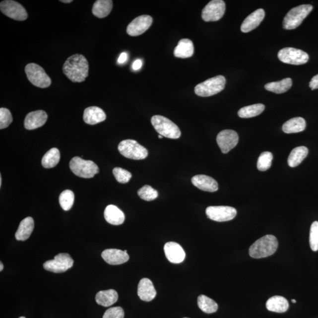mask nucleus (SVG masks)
I'll use <instances>...</instances> for the list:
<instances>
[{"instance_id": "8fccbe9b", "label": "nucleus", "mask_w": 318, "mask_h": 318, "mask_svg": "<svg viewBox=\"0 0 318 318\" xmlns=\"http://www.w3.org/2000/svg\"><path fill=\"white\" fill-rule=\"evenodd\" d=\"M158 137L159 138H162L163 137V136H162V135H159Z\"/></svg>"}, {"instance_id": "1a4fd4ad", "label": "nucleus", "mask_w": 318, "mask_h": 318, "mask_svg": "<svg viewBox=\"0 0 318 318\" xmlns=\"http://www.w3.org/2000/svg\"><path fill=\"white\" fill-rule=\"evenodd\" d=\"M278 57L280 61L284 64L292 65L304 64L309 61V56L306 52L292 47L281 49Z\"/></svg>"}, {"instance_id": "412c9836", "label": "nucleus", "mask_w": 318, "mask_h": 318, "mask_svg": "<svg viewBox=\"0 0 318 318\" xmlns=\"http://www.w3.org/2000/svg\"><path fill=\"white\" fill-rule=\"evenodd\" d=\"M137 294L141 300L152 301L156 295V291L152 281L149 279L143 278L138 283Z\"/></svg>"}, {"instance_id": "e433bc0d", "label": "nucleus", "mask_w": 318, "mask_h": 318, "mask_svg": "<svg viewBox=\"0 0 318 318\" xmlns=\"http://www.w3.org/2000/svg\"><path fill=\"white\" fill-rule=\"evenodd\" d=\"M138 195L141 199L152 201L158 197V192L150 186L145 185L138 191Z\"/></svg>"}, {"instance_id": "9b49d317", "label": "nucleus", "mask_w": 318, "mask_h": 318, "mask_svg": "<svg viewBox=\"0 0 318 318\" xmlns=\"http://www.w3.org/2000/svg\"><path fill=\"white\" fill-rule=\"evenodd\" d=\"M226 10L225 2L222 0H213L203 9L201 17L204 21H217L221 19Z\"/></svg>"}, {"instance_id": "4be33fe9", "label": "nucleus", "mask_w": 318, "mask_h": 318, "mask_svg": "<svg viewBox=\"0 0 318 318\" xmlns=\"http://www.w3.org/2000/svg\"><path fill=\"white\" fill-rule=\"evenodd\" d=\"M106 115L102 109L96 106H91L84 110L83 119L86 124L94 125L105 121Z\"/></svg>"}, {"instance_id": "6ab92c4d", "label": "nucleus", "mask_w": 318, "mask_h": 318, "mask_svg": "<svg viewBox=\"0 0 318 318\" xmlns=\"http://www.w3.org/2000/svg\"><path fill=\"white\" fill-rule=\"evenodd\" d=\"M102 257L106 262L112 265H118L127 262L129 259L127 253L116 249H108L104 251Z\"/></svg>"}, {"instance_id": "f704fd0d", "label": "nucleus", "mask_w": 318, "mask_h": 318, "mask_svg": "<svg viewBox=\"0 0 318 318\" xmlns=\"http://www.w3.org/2000/svg\"><path fill=\"white\" fill-rule=\"evenodd\" d=\"M74 201V194L70 190L62 192L59 196V203L62 209L65 211L70 210L73 206Z\"/></svg>"}, {"instance_id": "f8f14e48", "label": "nucleus", "mask_w": 318, "mask_h": 318, "mask_svg": "<svg viewBox=\"0 0 318 318\" xmlns=\"http://www.w3.org/2000/svg\"><path fill=\"white\" fill-rule=\"evenodd\" d=\"M207 218L216 222H227L234 219L237 211L231 206H209L206 210Z\"/></svg>"}, {"instance_id": "4468645a", "label": "nucleus", "mask_w": 318, "mask_h": 318, "mask_svg": "<svg viewBox=\"0 0 318 318\" xmlns=\"http://www.w3.org/2000/svg\"><path fill=\"white\" fill-rule=\"evenodd\" d=\"M216 141L222 152L226 154L237 146L239 141V136L234 130H224L220 131L218 134Z\"/></svg>"}, {"instance_id": "09e8293b", "label": "nucleus", "mask_w": 318, "mask_h": 318, "mask_svg": "<svg viewBox=\"0 0 318 318\" xmlns=\"http://www.w3.org/2000/svg\"><path fill=\"white\" fill-rule=\"evenodd\" d=\"M292 303L295 304V303H296V302H297V301H296V300H292Z\"/></svg>"}, {"instance_id": "5701e85b", "label": "nucleus", "mask_w": 318, "mask_h": 318, "mask_svg": "<svg viewBox=\"0 0 318 318\" xmlns=\"http://www.w3.org/2000/svg\"><path fill=\"white\" fill-rule=\"evenodd\" d=\"M104 215L106 221L113 225H122L125 220L124 213L113 204L106 207Z\"/></svg>"}, {"instance_id": "9d476101", "label": "nucleus", "mask_w": 318, "mask_h": 318, "mask_svg": "<svg viewBox=\"0 0 318 318\" xmlns=\"http://www.w3.org/2000/svg\"><path fill=\"white\" fill-rule=\"evenodd\" d=\"M74 260L68 254H57L54 259L47 261L43 264L45 269L54 273H63L73 266Z\"/></svg>"}, {"instance_id": "0eeeda50", "label": "nucleus", "mask_w": 318, "mask_h": 318, "mask_svg": "<svg viewBox=\"0 0 318 318\" xmlns=\"http://www.w3.org/2000/svg\"><path fill=\"white\" fill-rule=\"evenodd\" d=\"M118 149L122 155L128 159L142 160L148 156V151L145 147L141 146L137 141L127 139L121 141Z\"/></svg>"}, {"instance_id": "ea45409f", "label": "nucleus", "mask_w": 318, "mask_h": 318, "mask_svg": "<svg viewBox=\"0 0 318 318\" xmlns=\"http://www.w3.org/2000/svg\"><path fill=\"white\" fill-rule=\"evenodd\" d=\"M12 122V117L10 111L8 109H0V129L7 128Z\"/></svg>"}, {"instance_id": "c03bdc74", "label": "nucleus", "mask_w": 318, "mask_h": 318, "mask_svg": "<svg viewBox=\"0 0 318 318\" xmlns=\"http://www.w3.org/2000/svg\"><path fill=\"white\" fill-rule=\"evenodd\" d=\"M127 60V53H122L121 55H120L118 59V64H124Z\"/></svg>"}, {"instance_id": "603ef678", "label": "nucleus", "mask_w": 318, "mask_h": 318, "mask_svg": "<svg viewBox=\"0 0 318 318\" xmlns=\"http://www.w3.org/2000/svg\"></svg>"}, {"instance_id": "58836bf2", "label": "nucleus", "mask_w": 318, "mask_h": 318, "mask_svg": "<svg viewBox=\"0 0 318 318\" xmlns=\"http://www.w3.org/2000/svg\"><path fill=\"white\" fill-rule=\"evenodd\" d=\"M310 243L311 250L318 251V222H313L310 229Z\"/></svg>"}, {"instance_id": "f257e3e1", "label": "nucleus", "mask_w": 318, "mask_h": 318, "mask_svg": "<svg viewBox=\"0 0 318 318\" xmlns=\"http://www.w3.org/2000/svg\"><path fill=\"white\" fill-rule=\"evenodd\" d=\"M89 68V63L86 58L76 54L66 60L63 70L69 80L74 83H81L88 77Z\"/></svg>"}, {"instance_id": "a18cd8bd", "label": "nucleus", "mask_w": 318, "mask_h": 318, "mask_svg": "<svg viewBox=\"0 0 318 318\" xmlns=\"http://www.w3.org/2000/svg\"><path fill=\"white\" fill-rule=\"evenodd\" d=\"M61 1L64 3H70L71 2H73L72 0H63V1Z\"/></svg>"}, {"instance_id": "79ce46f5", "label": "nucleus", "mask_w": 318, "mask_h": 318, "mask_svg": "<svg viewBox=\"0 0 318 318\" xmlns=\"http://www.w3.org/2000/svg\"><path fill=\"white\" fill-rule=\"evenodd\" d=\"M310 87L312 90L318 89V74L312 78L310 83Z\"/></svg>"}, {"instance_id": "a878e982", "label": "nucleus", "mask_w": 318, "mask_h": 318, "mask_svg": "<svg viewBox=\"0 0 318 318\" xmlns=\"http://www.w3.org/2000/svg\"><path fill=\"white\" fill-rule=\"evenodd\" d=\"M194 53L193 42L190 39H185L179 41L178 45L174 50L176 58L186 59L191 58Z\"/></svg>"}, {"instance_id": "4c0bfd02", "label": "nucleus", "mask_w": 318, "mask_h": 318, "mask_svg": "<svg viewBox=\"0 0 318 318\" xmlns=\"http://www.w3.org/2000/svg\"><path fill=\"white\" fill-rule=\"evenodd\" d=\"M113 173L117 181L121 184H127L131 178V173L121 168H115Z\"/></svg>"}, {"instance_id": "49530a36", "label": "nucleus", "mask_w": 318, "mask_h": 318, "mask_svg": "<svg viewBox=\"0 0 318 318\" xmlns=\"http://www.w3.org/2000/svg\"><path fill=\"white\" fill-rule=\"evenodd\" d=\"M3 268H4V266H3L2 263L0 262V271H2Z\"/></svg>"}, {"instance_id": "dca6fc26", "label": "nucleus", "mask_w": 318, "mask_h": 318, "mask_svg": "<svg viewBox=\"0 0 318 318\" xmlns=\"http://www.w3.org/2000/svg\"><path fill=\"white\" fill-rule=\"evenodd\" d=\"M167 259L173 263H180L185 259L186 254L181 246L176 242H170L164 247Z\"/></svg>"}, {"instance_id": "2eb2a0df", "label": "nucleus", "mask_w": 318, "mask_h": 318, "mask_svg": "<svg viewBox=\"0 0 318 318\" xmlns=\"http://www.w3.org/2000/svg\"><path fill=\"white\" fill-rule=\"evenodd\" d=\"M153 23V18L150 15H140L134 19L127 28V33L130 36H138L149 29Z\"/></svg>"}, {"instance_id": "7ed1b4c3", "label": "nucleus", "mask_w": 318, "mask_h": 318, "mask_svg": "<svg viewBox=\"0 0 318 318\" xmlns=\"http://www.w3.org/2000/svg\"><path fill=\"white\" fill-rule=\"evenodd\" d=\"M313 9V6L311 4L301 5L292 8L283 19V28L288 30L295 29L300 26Z\"/></svg>"}, {"instance_id": "bb28decb", "label": "nucleus", "mask_w": 318, "mask_h": 318, "mask_svg": "<svg viewBox=\"0 0 318 318\" xmlns=\"http://www.w3.org/2000/svg\"><path fill=\"white\" fill-rule=\"evenodd\" d=\"M118 300V294L114 289L100 291L96 296L97 303L105 307L111 306Z\"/></svg>"}, {"instance_id": "c756f323", "label": "nucleus", "mask_w": 318, "mask_h": 318, "mask_svg": "<svg viewBox=\"0 0 318 318\" xmlns=\"http://www.w3.org/2000/svg\"><path fill=\"white\" fill-rule=\"evenodd\" d=\"M308 154V148L305 146H300L293 149L289 155L288 163L291 168H295L300 165Z\"/></svg>"}, {"instance_id": "cd10ccee", "label": "nucleus", "mask_w": 318, "mask_h": 318, "mask_svg": "<svg viewBox=\"0 0 318 318\" xmlns=\"http://www.w3.org/2000/svg\"><path fill=\"white\" fill-rule=\"evenodd\" d=\"M306 122L304 118H292L283 124L282 130L285 133H296L303 131L306 128Z\"/></svg>"}, {"instance_id": "aec40b11", "label": "nucleus", "mask_w": 318, "mask_h": 318, "mask_svg": "<svg viewBox=\"0 0 318 318\" xmlns=\"http://www.w3.org/2000/svg\"><path fill=\"white\" fill-rule=\"evenodd\" d=\"M191 182L194 187L203 191L215 192L218 190V182L208 176H194L191 178Z\"/></svg>"}, {"instance_id": "6e6552de", "label": "nucleus", "mask_w": 318, "mask_h": 318, "mask_svg": "<svg viewBox=\"0 0 318 318\" xmlns=\"http://www.w3.org/2000/svg\"><path fill=\"white\" fill-rule=\"evenodd\" d=\"M25 71L28 79L34 86L40 88H47L52 84L51 78L39 65L29 64L26 66Z\"/></svg>"}, {"instance_id": "f3484780", "label": "nucleus", "mask_w": 318, "mask_h": 318, "mask_svg": "<svg viewBox=\"0 0 318 318\" xmlns=\"http://www.w3.org/2000/svg\"><path fill=\"white\" fill-rule=\"evenodd\" d=\"M48 116L43 110H37L28 113L25 118L24 127L27 130H34L45 125Z\"/></svg>"}, {"instance_id": "c85d7f7f", "label": "nucleus", "mask_w": 318, "mask_h": 318, "mask_svg": "<svg viewBox=\"0 0 318 318\" xmlns=\"http://www.w3.org/2000/svg\"><path fill=\"white\" fill-rule=\"evenodd\" d=\"M113 8L111 0H97L93 5L92 12L96 17L103 18L110 13Z\"/></svg>"}, {"instance_id": "7c9ffc66", "label": "nucleus", "mask_w": 318, "mask_h": 318, "mask_svg": "<svg viewBox=\"0 0 318 318\" xmlns=\"http://www.w3.org/2000/svg\"><path fill=\"white\" fill-rule=\"evenodd\" d=\"M292 86V80L291 78H286L281 81L271 82L264 86L267 91L276 94H282L286 92L291 89Z\"/></svg>"}, {"instance_id": "39448f33", "label": "nucleus", "mask_w": 318, "mask_h": 318, "mask_svg": "<svg viewBox=\"0 0 318 318\" xmlns=\"http://www.w3.org/2000/svg\"><path fill=\"white\" fill-rule=\"evenodd\" d=\"M226 78L223 75H217L197 84L194 92L200 97H210L218 94L225 89Z\"/></svg>"}, {"instance_id": "de8ad7c7", "label": "nucleus", "mask_w": 318, "mask_h": 318, "mask_svg": "<svg viewBox=\"0 0 318 318\" xmlns=\"http://www.w3.org/2000/svg\"><path fill=\"white\" fill-rule=\"evenodd\" d=\"M2 185V177L1 176H0V187H1Z\"/></svg>"}, {"instance_id": "a19ab883", "label": "nucleus", "mask_w": 318, "mask_h": 318, "mask_svg": "<svg viewBox=\"0 0 318 318\" xmlns=\"http://www.w3.org/2000/svg\"><path fill=\"white\" fill-rule=\"evenodd\" d=\"M125 312L120 307H113L107 310L104 314L103 318H124Z\"/></svg>"}, {"instance_id": "c9c22d12", "label": "nucleus", "mask_w": 318, "mask_h": 318, "mask_svg": "<svg viewBox=\"0 0 318 318\" xmlns=\"http://www.w3.org/2000/svg\"><path fill=\"white\" fill-rule=\"evenodd\" d=\"M273 155L269 152H263L258 159L257 168L259 171L264 172L268 170L272 166Z\"/></svg>"}, {"instance_id": "20e7f679", "label": "nucleus", "mask_w": 318, "mask_h": 318, "mask_svg": "<svg viewBox=\"0 0 318 318\" xmlns=\"http://www.w3.org/2000/svg\"><path fill=\"white\" fill-rule=\"evenodd\" d=\"M151 122L157 133L163 137L177 139L181 136V131L178 126L164 116H154Z\"/></svg>"}, {"instance_id": "473e14b6", "label": "nucleus", "mask_w": 318, "mask_h": 318, "mask_svg": "<svg viewBox=\"0 0 318 318\" xmlns=\"http://www.w3.org/2000/svg\"><path fill=\"white\" fill-rule=\"evenodd\" d=\"M265 108L263 104L245 106L239 110L238 116L241 118H251L256 117L262 113Z\"/></svg>"}, {"instance_id": "423d86ee", "label": "nucleus", "mask_w": 318, "mask_h": 318, "mask_svg": "<svg viewBox=\"0 0 318 318\" xmlns=\"http://www.w3.org/2000/svg\"><path fill=\"white\" fill-rule=\"evenodd\" d=\"M70 168L74 175L80 178H92L99 172L96 164L91 160H85L79 157H74L70 162Z\"/></svg>"}, {"instance_id": "2f4dec72", "label": "nucleus", "mask_w": 318, "mask_h": 318, "mask_svg": "<svg viewBox=\"0 0 318 318\" xmlns=\"http://www.w3.org/2000/svg\"><path fill=\"white\" fill-rule=\"evenodd\" d=\"M60 159V151L57 148H52L44 155L42 160V166L46 169L54 168L59 163Z\"/></svg>"}, {"instance_id": "3c124183", "label": "nucleus", "mask_w": 318, "mask_h": 318, "mask_svg": "<svg viewBox=\"0 0 318 318\" xmlns=\"http://www.w3.org/2000/svg\"><path fill=\"white\" fill-rule=\"evenodd\" d=\"M25 318V317H20V318Z\"/></svg>"}, {"instance_id": "ddd939ff", "label": "nucleus", "mask_w": 318, "mask_h": 318, "mask_svg": "<svg viewBox=\"0 0 318 318\" xmlns=\"http://www.w3.org/2000/svg\"><path fill=\"white\" fill-rule=\"evenodd\" d=\"M0 9L3 14L17 21L26 20L28 14L23 5L12 0H5L0 4Z\"/></svg>"}, {"instance_id": "37998d69", "label": "nucleus", "mask_w": 318, "mask_h": 318, "mask_svg": "<svg viewBox=\"0 0 318 318\" xmlns=\"http://www.w3.org/2000/svg\"><path fill=\"white\" fill-rule=\"evenodd\" d=\"M141 66H142V61L140 59H138L133 63V65H132V68L134 70H139Z\"/></svg>"}, {"instance_id": "f03ea898", "label": "nucleus", "mask_w": 318, "mask_h": 318, "mask_svg": "<svg viewBox=\"0 0 318 318\" xmlns=\"http://www.w3.org/2000/svg\"><path fill=\"white\" fill-rule=\"evenodd\" d=\"M278 247V242L275 236L267 235L252 245L249 253L254 259H260L271 256Z\"/></svg>"}, {"instance_id": "393cba45", "label": "nucleus", "mask_w": 318, "mask_h": 318, "mask_svg": "<svg viewBox=\"0 0 318 318\" xmlns=\"http://www.w3.org/2000/svg\"><path fill=\"white\" fill-rule=\"evenodd\" d=\"M267 310L277 313H283L287 311L289 303L286 298L281 296H274L267 301L266 304Z\"/></svg>"}, {"instance_id": "b1692460", "label": "nucleus", "mask_w": 318, "mask_h": 318, "mask_svg": "<svg viewBox=\"0 0 318 318\" xmlns=\"http://www.w3.org/2000/svg\"><path fill=\"white\" fill-rule=\"evenodd\" d=\"M34 228L33 219L31 217H27L20 222L17 231L15 233V238L17 241H26L32 234Z\"/></svg>"}, {"instance_id": "a211bd4d", "label": "nucleus", "mask_w": 318, "mask_h": 318, "mask_svg": "<svg viewBox=\"0 0 318 318\" xmlns=\"http://www.w3.org/2000/svg\"><path fill=\"white\" fill-rule=\"evenodd\" d=\"M264 16H265V12L263 9H256L245 19L241 25L242 32L247 33L255 29L259 26L261 22L263 20Z\"/></svg>"}, {"instance_id": "72a5a7b5", "label": "nucleus", "mask_w": 318, "mask_h": 318, "mask_svg": "<svg viewBox=\"0 0 318 318\" xmlns=\"http://www.w3.org/2000/svg\"><path fill=\"white\" fill-rule=\"evenodd\" d=\"M197 304L200 309L206 314L216 313L218 309L216 302L205 295H201L198 297Z\"/></svg>"}]
</instances>
